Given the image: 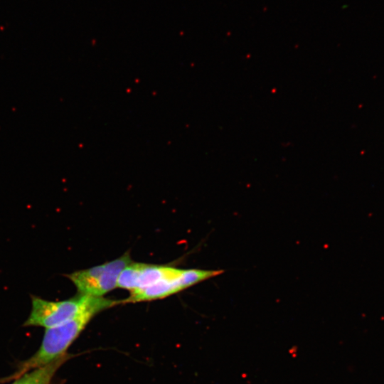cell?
I'll return each mask as SVG.
<instances>
[{
  "instance_id": "277c9868",
  "label": "cell",
  "mask_w": 384,
  "mask_h": 384,
  "mask_svg": "<svg viewBox=\"0 0 384 384\" xmlns=\"http://www.w3.org/2000/svg\"><path fill=\"white\" fill-rule=\"evenodd\" d=\"M181 273L182 271L177 277L164 279L146 287L132 292L129 297L122 300V303H134L164 299L178 293L186 289L181 277Z\"/></svg>"
},
{
  "instance_id": "52a82bcc",
  "label": "cell",
  "mask_w": 384,
  "mask_h": 384,
  "mask_svg": "<svg viewBox=\"0 0 384 384\" xmlns=\"http://www.w3.org/2000/svg\"><path fill=\"white\" fill-rule=\"evenodd\" d=\"M142 264L132 262L127 265L118 277L117 287L126 289L130 292L135 289Z\"/></svg>"
},
{
  "instance_id": "5b68a950",
  "label": "cell",
  "mask_w": 384,
  "mask_h": 384,
  "mask_svg": "<svg viewBox=\"0 0 384 384\" xmlns=\"http://www.w3.org/2000/svg\"><path fill=\"white\" fill-rule=\"evenodd\" d=\"M181 271V269L171 266L142 263L137 286L133 291L142 289L164 279L177 277Z\"/></svg>"
},
{
  "instance_id": "6da1fadb",
  "label": "cell",
  "mask_w": 384,
  "mask_h": 384,
  "mask_svg": "<svg viewBox=\"0 0 384 384\" xmlns=\"http://www.w3.org/2000/svg\"><path fill=\"white\" fill-rule=\"evenodd\" d=\"M120 303L122 301L92 297L88 305L75 317L58 326L46 329L39 349L20 367L15 374L16 378L31 369L68 354V348L95 315Z\"/></svg>"
},
{
  "instance_id": "7a4b0ae2",
  "label": "cell",
  "mask_w": 384,
  "mask_h": 384,
  "mask_svg": "<svg viewBox=\"0 0 384 384\" xmlns=\"http://www.w3.org/2000/svg\"><path fill=\"white\" fill-rule=\"evenodd\" d=\"M92 297L78 294L65 300L54 302L31 295V310L23 326L48 329L62 324L81 312Z\"/></svg>"
},
{
  "instance_id": "8992f818",
  "label": "cell",
  "mask_w": 384,
  "mask_h": 384,
  "mask_svg": "<svg viewBox=\"0 0 384 384\" xmlns=\"http://www.w3.org/2000/svg\"><path fill=\"white\" fill-rule=\"evenodd\" d=\"M70 358L66 354L44 366L25 373L11 384H50L57 370Z\"/></svg>"
},
{
  "instance_id": "3957f363",
  "label": "cell",
  "mask_w": 384,
  "mask_h": 384,
  "mask_svg": "<svg viewBox=\"0 0 384 384\" xmlns=\"http://www.w3.org/2000/svg\"><path fill=\"white\" fill-rule=\"evenodd\" d=\"M132 261L129 252L100 265L73 272L67 275L74 284L78 294L102 297L117 287L122 270Z\"/></svg>"
}]
</instances>
